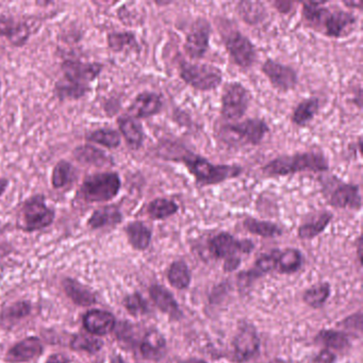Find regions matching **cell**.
I'll return each instance as SVG.
<instances>
[{"mask_svg": "<svg viewBox=\"0 0 363 363\" xmlns=\"http://www.w3.org/2000/svg\"><path fill=\"white\" fill-rule=\"evenodd\" d=\"M243 227L255 235H259L262 237H280L284 233L282 227L278 226L277 224L273 223L270 221H262V219H255V217H248L243 221Z\"/></svg>", "mask_w": 363, "mask_h": 363, "instance_id": "cell-30", "label": "cell"}, {"mask_svg": "<svg viewBox=\"0 0 363 363\" xmlns=\"http://www.w3.org/2000/svg\"><path fill=\"white\" fill-rule=\"evenodd\" d=\"M357 252H358V259L359 262H360V264H362V237H358V242H357Z\"/></svg>", "mask_w": 363, "mask_h": 363, "instance_id": "cell-49", "label": "cell"}, {"mask_svg": "<svg viewBox=\"0 0 363 363\" xmlns=\"http://www.w3.org/2000/svg\"><path fill=\"white\" fill-rule=\"evenodd\" d=\"M112 363H126L125 361H124V359L121 358V357L117 356L113 358V360H112Z\"/></svg>", "mask_w": 363, "mask_h": 363, "instance_id": "cell-51", "label": "cell"}, {"mask_svg": "<svg viewBox=\"0 0 363 363\" xmlns=\"http://www.w3.org/2000/svg\"><path fill=\"white\" fill-rule=\"evenodd\" d=\"M331 211H323L317 219L304 223L298 227L297 235L302 240H312L321 235L333 221Z\"/></svg>", "mask_w": 363, "mask_h": 363, "instance_id": "cell-29", "label": "cell"}, {"mask_svg": "<svg viewBox=\"0 0 363 363\" xmlns=\"http://www.w3.org/2000/svg\"><path fill=\"white\" fill-rule=\"evenodd\" d=\"M108 46L113 52H121L125 49L139 52L140 45L137 42V35L133 31L111 32L107 37Z\"/></svg>", "mask_w": 363, "mask_h": 363, "instance_id": "cell-35", "label": "cell"}, {"mask_svg": "<svg viewBox=\"0 0 363 363\" xmlns=\"http://www.w3.org/2000/svg\"><path fill=\"white\" fill-rule=\"evenodd\" d=\"M161 158L186 166L188 172L195 178L196 184L202 188L235 179L244 173V168L239 164H212L205 157L195 154L186 147L170 143L164 145Z\"/></svg>", "mask_w": 363, "mask_h": 363, "instance_id": "cell-1", "label": "cell"}, {"mask_svg": "<svg viewBox=\"0 0 363 363\" xmlns=\"http://www.w3.org/2000/svg\"><path fill=\"white\" fill-rule=\"evenodd\" d=\"M3 228H5V226H3V224L0 223V233H3Z\"/></svg>", "mask_w": 363, "mask_h": 363, "instance_id": "cell-53", "label": "cell"}, {"mask_svg": "<svg viewBox=\"0 0 363 363\" xmlns=\"http://www.w3.org/2000/svg\"><path fill=\"white\" fill-rule=\"evenodd\" d=\"M333 177L335 186L331 191L325 193L327 203L335 209H349L360 211L362 209V196L360 186L355 184H345Z\"/></svg>", "mask_w": 363, "mask_h": 363, "instance_id": "cell-11", "label": "cell"}, {"mask_svg": "<svg viewBox=\"0 0 363 363\" xmlns=\"http://www.w3.org/2000/svg\"><path fill=\"white\" fill-rule=\"evenodd\" d=\"M304 257L300 251L296 248H286L280 251L278 255L276 270L282 274H293L303 266Z\"/></svg>", "mask_w": 363, "mask_h": 363, "instance_id": "cell-34", "label": "cell"}, {"mask_svg": "<svg viewBox=\"0 0 363 363\" xmlns=\"http://www.w3.org/2000/svg\"><path fill=\"white\" fill-rule=\"evenodd\" d=\"M168 280L175 289L186 290L191 284L192 275L184 260L174 261L168 271Z\"/></svg>", "mask_w": 363, "mask_h": 363, "instance_id": "cell-31", "label": "cell"}, {"mask_svg": "<svg viewBox=\"0 0 363 363\" xmlns=\"http://www.w3.org/2000/svg\"><path fill=\"white\" fill-rule=\"evenodd\" d=\"M86 141L101 145L109 149H115L121 145V139L119 131L115 129L101 128L92 131L86 135Z\"/></svg>", "mask_w": 363, "mask_h": 363, "instance_id": "cell-37", "label": "cell"}, {"mask_svg": "<svg viewBox=\"0 0 363 363\" xmlns=\"http://www.w3.org/2000/svg\"><path fill=\"white\" fill-rule=\"evenodd\" d=\"M327 1L303 3L302 17L306 26L331 39H342L354 30L358 17L339 7H328Z\"/></svg>", "mask_w": 363, "mask_h": 363, "instance_id": "cell-2", "label": "cell"}, {"mask_svg": "<svg viewBox=\"0 0 363 363\" xmlns=\"http://www.w3.org/2000/svg\"><path fill=\"white\" fill-rule=\"evenodd\" d=\"M63 286L68 297L75 304L79 306H91L96 303V297L93 292L80 282L68 278L64 280Z\"/></svg>", "mask_w": 363, "mask_h": 363, "instance_id": "cell-33", "label": "cell"}, {"mask_svg": "<svg viewBox=\"0 0 363 363\" xmlns=\"http://www.w3.org/2000/svg\"><path fill=\"white\" fill-rule=\"evenodd\" d=\"M0 90H1V81H0Z\"/></svg>", "mask_w": 363, "mask_h": 363, "instance_id": "cell-54", "label": "cell"}, {"mask_svg": "<svg viewBox=\"0 0 363 363\" xmlns=\"http://www.w3.org/2000/svg\"><path fill=\"white\" fill-rule=\"evenodd\" d=\"M337 356L331 353L329 349H323L312 363H335Z\"/></svg>", "mask_w": 363, "mask_h": 363, "instance_id": "cell-43", "label": "cell"}, {"mask_svg": "<svg viewBox=\"0 0 363 363\" xmlns=\"http://www.w3.org/2000/svg\"><path fill=\"white\" fill-rule=\"evenodd\" d=\"M209 251L215 258L227 259L239 254H251L255 244L252 240H239L229 233H219L209 240Z\"/></svg>", "mask_w": 363, "mask_h": 363, "instance_id": "cell-13", "label": "cell"}, {"mask_svg": "<svg viewBox=\"0 0 363 363\" xmlns=\"http://www.w3.org/2000/svg\"><path fill=\"white\" fill-rule=\"evenodd\" d=\"M149 296L164 315H168L174 321H179L184 317L182 309L178 305L177 300L172 293L162 284H153L149 288Z\"/></svg>", "mask_w": 363, "mask_h": 363, "instance_id": "cell-18", "label": "cell"}, {"mask_svg": "<svg viewBox=\"0 0 363 363\" xmlns=\"http://www.w3.org/2000/svg\"><path fill=\"white\" fill-rule=\"evenodd\" d=\"M272 5L282 14H288L293 7V3L291 1H274Z\"/></svg>", "mask_w": 363, "mask_h": 363, "instance_id": "cell-45", "label": "cell"}, {"mask_svg": "<svg viewBox=\"0 0 363 363\" xmlns=\"http://www.w3.org/2000/svg\"><path fill=\"white\" fill-rule=\"evenodd\" d=\"M75 159L81 164H89V166L103 168V166H112L113 159L108 156L105 152L99 148L92 146V145H82L76 147L72 152Z\"/></svg>", "mask_w": 363, "mask_h": 363, "instance_id": "cell-26", "label": "cell"}, {"mask_svg": "<svg viewBox=\"0 0 363 363\" xmlns=\"http://www.w3.org/2000/svg\"><path fill=\"white\" fill-rule=\"evenodd\" d=\"M125 233L129 243L137 251H145L148 248L153 239L152 229L141 221L131 222L125 227Z\"/></svg>", "mask_w": 363, "mask_h": 363, "instance_id": "cell-27", "label": "cell"}, {"mask_svg": "<svg viewBox=\"0 0 363 363\" xmlns=\"http://www.w3.org/2000/svg\"><path fill=\"white\" fill-rule=\"evenodd\" d=\"M43 352V345L37 337H27L12 347L6 356L9 362H26L35 357L40 356Z\"/></svg>", "mask_w": 363, "mask_h": 363, "instance_id": "cell-22", "label": "cell"}, {"mask_svg": "<svg viewBox=\"0 0 363 363\" xmlns=\"http://www.w3.org/2000/svg\"><path fill=\"white\" fill-rule=\"evenodd\" d=\"M121 188V180L117 173H97L84 180L79 196L86 203H107L119 195Z\"/></svg>", "mask_w": 363, "mask_h": 363, "instance_id": "cell-5", "label": "cell"}, {"mask_svg": "<svg viewBox=\"0 0 363 363\" xmlns=\"http://www.w3.org/2000/svg\"><path fill=\"white\" fill-rule=\"evenodd\" d=\"M103 341L92 335H75L70 343V347L75 351H84L90 354H95L103 347Z\"/></svg>", "mask_w": 363, "mask_h": 363, "instance_id": "cell-40", "label": "cell"}, {"mask_svg": "<svg viewBox=\"0 0 363 363\" xmlns=\"http://www.w3.org/2000/svg\"><path fill=\"white\" fill-rule=\"evenodd\" d=\"M260 337L252 324L243 323L233 341V357L237 362H247L258 355Z\"/></svg>", "mask_w": 363, "mask_h": 363, "instance_id": "cell-14", "label": "cell"}, {"mask_svg": "<svg viewBox=\"0 0 363 363\" xmlns=\"http://www.w3.org/2000/svg\"><path fill=\"white\" fill-rule=\"evenodd\" d=\"M31 307L27 302H19L14 305L10 306L3 312V320L6 321H17L23 319L30 313Z\"/></svg>", "mask_w": 363, "mask_h": 363, "instance_id": "cell-42", "label": "cell"}, {"mask_svg": "<svg viewBox=\"0 0 363 363\" xmlns=\"http://www.w3.org/2000/svg\"><path fill=\"white\" fill-rule=\"evenodd\" d=\"M229 58L241 70H249L256 63L258 52L254 43L240 30L233 29L222 35Z\"/></svg>", "mask_w": 363, "mask_h": 363, "instance_id": "cell-9", "label": "cell"}, {"mask_svg": "<svg viewBox=\"0 0 363 363\" xmlns=\"http://www.w3.org/2000/svg\"><path fill=\"white\" fill-rule=\"evenodd\" d=\"M164 98L159 93L144 91L137 94L128 108L129 117L137 119H146L158 115L164 109Z\"/></svg>", "mask_w": 363, "mask_h": 363, "instance_id": "cell-16", "label": "cell"}, {"mask_svg": "<svg viewBox=\"0 0 363 363\" xmlns=\"http://www.w3.org/2000/svg\"><path fill=\"white\" fill-rule=\"evenodd\" d=\"M84 326L91 335H108L115 329V317L108 311L92 310L84 315Z\"/></svg>", "mask_w": 363, "mask_h": 363, "instance_id": "cell-20", "label": "cell"}, {"mask_svg": "<svg viewBox=\"0 0 363 363\" xmlns=\"http://www.w3.org/2000/svg\"><path fill=\"white\" fill-rule=\"evenodd\" d=\"M252 100V93L241 82L225 84L221 96L222 119L228 123L240 121L248 111Z\"/></svg>", "mask_w": 363, "mask_h": 363, "instance_id": "cell-8", "label": "cell"}, {"mask_svg": "<svg viewBox=\"0 0 363 363\" xmlns=\"http://www.w3.org/2000/svg\"><path fill=\"white\" fill-rule=\"evenodd\" d=\"M30 35L28 23L17 21L14 17L0 14V37H6L12 46L21 47L26 45Z\"/></svg>", "mask_w": 363, "mask_h": 363, "instance_id": "cell-17", "label": "cell"}, {"mask_svg": "<svg viewBox=\"0 0 363 363\" xmlns=\"http://www.w3.org/2000/svg\"><path fill=\"white\" fill-rule=\"evenodd\" d=\"M237 15L249 26H258L268 17L266 5L261 1H240L235 8Z\"/></svg>", "mask_w": 363, "mask_h": 363, "instance_id": "cell-23", "label": "cell"}, {"mask_svg": "<svg viewBox=\"0 0 363 363\" xmlns=\"http://www.w3.org/2000/svg\"><path fill=\"white\" fill-rule=\"evenodd\" d=\"M261 170L268 177H284L306 172L325 173L329 170V161L324 153L309 150L276 157Z\"/></svg>", "mask_w": 363, "mask_h": 363, "instance_id": "cell-3", "label": "cell"}, {"mask_svg": "<svg viewBox=\"0 0 363 363\" xmlns=\"http://www.w3.org/2000/svg\"><path fill=\"white\" fill-rule=\"evenodd\" d=\"M270 133L264 119L254 117L244 121L222 124L217 129L219 142L229 147L258 146Z\"/></svg>", "mask_w": 363, "mask_h": 363, "instance_id": "cell-4", "label": "cell"}, {"mask_svg": "<svg viewBox=\"0 0 363 363\" xmlns=\"http://www.w3.org/2000/svg\"><path fill=\"white\" fill-rule=\"evenodd\" d=\"M75 168L66 160L59 161L52 175V184L55 189H62L74 180Z\"/></svg>", "mask_w": 363, "mask_h": 363, "instance_id": "cell-39", "label": "cell"}, {"mask_svg": "<svg viewBox=\"0 0 363 363\" xmlns=\"http://www.w3.org/2000/svg\"><path fill=\"white\" fill-rule=\"evenodd\" d=\"M140 351L143 358L146 360H161L166 354V339L160 331L152 329L145 335Z\"/></svg>", "mask_w": 363, "mask_h": 363, "instance_id": "cell-21", "label": "cell"}, {"mask_svg": "<svg viewBox=\"0 0 363 363\" xmlns=\"http://www.w3.org/2000/svg\"><path fill=\"white\" fill-rule=\"evenodd\" d=\"M212 35V26L205 17H197L186 35L184 50L192 60H200L207 55Z\"/></svg>", "mask_w": 363, "mask_h": 363, "instance_id": "cell-10", "label": "cell"}, {"mask_svg": "<svg viewBox=\"0 0 363 363\" xmlns=\"http://www.w3.org/2000/svg\"><path fill=\"white\" fill-rule=\"evenodd\" d=\"M9 184V179H7V178H0V197L7 191Z\"/></svg>", "mask_w": 363, "mask_h": 363, "instance_id": "cell-48", "label": "cell"}, {"mask_svg": "<svg viewBox=\"0 0 363 363\" xmlns=\"http://www.w3.org/2000/svg\"><path fill=\"white\" fill-rule=\"evenodd\" d=\"M184 363H208L207 361L203 360V359H189V360L184 361Z\"/></svg>", "mask_w": 363, "mask_h": 363, "instance_id": "cell-50", "label": "cell"}, {"mask_svg": "<svg viewBox=\"0 0 363 363\" xmlns=\"http://www.w3.org/2000/svg\"><path fill=\"white\" fill-rule=\"evenodd\" d=\"M261 72L268 78L273 88L282 93L293 91L297 86L298 74L292 66L268 58L261 66Z\"/></svg>", "mask_w": 363, "mask_h": 363, "instance_id": "cell-12", "label": "cell"}, {"mask_svg": "<svg viewBox=\"0 0 363 363\" xmlns=\"http://www.w3.org/2000/svg\"><path fill=\"white\" fill-rule=\"evenodd\" d=\"M117 126L129 148L133 150L142 148L145 141V133L140 121L129 115H123L117 119Z\"/></svg>", "mask_w": 363, "mask_h": 363, "instance_id": "cell-19", "label": "cell"}, {"mask_svg": "<svg viewBox=\"0 0 363 363\" xmlns=\"http://www.w3.org/2000/svg\"><path fill=\"white\" fill-rule=\"evenodd\" d=\"M90 91H91L90 86L75 84V82L68 81L64 78H61L60 80L56 82L54 89L55 95L61 101L80 99V98L84 97Z\"/></svg>", "mask_w": 363, "mask_h": 363, "instance_id": "cell-32", "label": "cell"}, {"mask_svg": "<svg viewBox=\"0 0 363 363\" xmlns=\"http://www.w3.org/2000/svg\"><path fill=\"white\" fill-rule=\"evenodd\" d=\"M64 79L82 86H90L96 78L101 74L104 66L98 62H81L79 60H66L62 66Z\"/></svg>", "mask_w": 363, "mask_h": 363, "instance_id": "cell-15", "label": "cell"}, {"mask_svg": "<svg viewBox=\"0 0 363 363\" xmlns=\"http://www.w3.org/2000/svg\"><path fill=\"white\" fill-rule=\"evenodd\" d=\"M156 3L157 6H170L172 5L173 1H164V3H161V1H157Z\"/></svg>", "mask_w": 363, "mask_h": 363, "instance_id": "cell-52", "label": "cell"}, {"mask_svg": "<svg viewBox=\"0 0 363 363\" xmlns=\"http://www.w3.org/2000/svg\"><path fill=\"white\" fill-rule=\"evenodd\" d=\"M55 210L46 205L43 194H35L23 202L19 213V227L23 231L41 230L54 223Z\"/></svg>", "mask_w": 363, "mask_h": 363, "instance_id": "cell-7", "label": "cell"}, {"mask_svg": "<svg viewBox=\"0 0 363 363\" xmlns=\"http://www.w3.org/2000/svg\"><path fill=\"white\" fill-rule=\"evenodd\" d=\"M178 74L184 84L196 91H215L223 84V72L212 64L192 63L182 60L178 66Z\"/></svg>", "mask_w": 363, "mask_h": 363, "instance_id": "cell-6", "label": "cell"}, {"mask_svg": "<svg viewBox=\"0 0 363 363\" xmlns=\"http://www.w3.org/2000/svg\"><path fill=\"white\" fill-rule=\"evenodd\" d=\"M124 306L131 315H144L149 312L148 304L140 293L131 294L124 300Z\"/></svg>", "mask_w": 363, "mask_h": 363, "instance_id": "cell-41", "label": "cell"}, {"mask_svg": "<svg viewBox=\"0 0 363 363\" xmlns=\"http://www.w3.org/2000/svg\"><path fill=\"white\" fill-rule=\"evenodd\" d=\"M317 341L337 352H345L351 347V340L344 331L324 329L317 335Z\"/></svg>", "mask_w": 363, "mask_h": 363, "instance_id": "cell-36", "label": "cell"}, {"mask_svg": "<svg viewBox=\"0 0 363 363\" xmlns=\"http://www.w3.org/2000/svg\"><path fill=\"white\" fill-rule=\"evenodd\" d=\"M331 284L327 282L315 284L304 293L303 300L309 307L319 309L323 307L331 296Z\"/></svg>", "mask_w": 363, "mask_h": 363, "instance_id": "cell-38", "label": "cell"}, {"mask_svg": "<svg viewBox=\"0 0 363 363\" xmlns=\"http://www.w3.org/2000/svg\"><path fill=\"white\" fill-rule=\"evenodd\" d=\"M147 215L154 221H164L177 215L179 205L175 200L166 197H157L147 205Z\"/></svg>", "mask_w": 363, "mask_h": 363, "instance_id": "cell-28", "label": "cell"}, {"mask_svg": "<svg viewBox=\"0 0 363 363\" xmlns=\"http://www.w3.org/2000/svg\"><path fill=\"white\" fill-rule=\"evenodd\" d=\"M321 101L319 97H309L302 100L292 112L291 121L295 126H308L319 115Z\"/></svg>", "mask_w": 363, "mask_h": 363, "instance_id": "cell-24", "label": "cell"}, {"mask_svg": "<svg viewBox=\"0 0 363 363\" xmlns=\"http://www.w3.org/2000/svg\"><path fill=\"white\" fill-rule=\"evenodd\" d=\"M342 3L349 9L362 10V3L361 1H343Z\"/></svg>", "mask_w": 363, "mask_h": 363, "instance_id": "cell-47", "label": "cell"}, {"mask_svg": "<svg viewBox=\"0 0 363 363\" xmlns=\"http://www.w3.org/2000/svg\"><path fill=\"white\" fill-rule=\"evenodd\" d=\"M70 360L66 356L61 354H55L47 359L46 363H68Z\"/></svg>", "mask_w": 363, "mask_h": 363, "instance_id": "cell-46", "label": "cell"}, {"mask_svg": "<svg viewBox=\"0 0 363 363\" xmlns=\"http://www.w3.org/2000/svg\"><path fill=\"white\" fill-rule=\"evenodd\" d=\"M241 264V258L239 256L230 257L224 261V272L231 273L237 270Z\"/></svg>", "mask_w": 363, "mask_h": 363, "instance_id": "cell-44", "label": "cell"}, {"mask_svg": "<svg viewBox=\"0 0 363 363\" xmlns=\"http://www.w3.org/2000/svg\"><path fill=\"white\" fill-rule=\"evenodd\" d=\"M123 221V213L119 206L110 205L99 208L93 212L88 221V225L92 229H99L103 227L115 226Z\"/></svg>", "mask_w": 363, "mask_h": 363, "instance_id": "cell-25", "label": "cell"}]
</instances>
